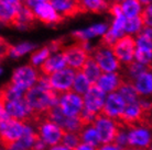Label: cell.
<instances>
[{
	"mask_svg": "<svg viewBox=\"0 0 152 150\" xmlns=\"http://www.w3.org/2000/svg\"><path fill=\"white\" fill-rule=\"evenodd\" d=\"M23 99L32 113V120L30 123V126H32L42 117H45L46 113L52 107L56 106L58 94L49 88H43L35 84L26 91Z\"/></svg>",
	"mask_w": 152,
	"mask_h": 150,
	"instance_id": "6da1fadb",
	"label": "cell"
},
{
	"mask_svg": "<svg viewBox=\"0 0 152 150\" xmlns=\"http://www.w3.org/2000/svg\"><path fill=\"white\" fill-rule=\"evenodd\" d=\"M27 124L6 115L0 120V146L7 149L12 144L19 141L22 137Z\"/></svg>",
	"mask_w": 152,
	"mask_h": 150,
	"instance_id": "7a4b0ae2",
	"label": "cell"
},
{
	"mask_svg": "<svg viewBox=\"0 0 152 150\" xmlns=\"http://www.w3.org/2000/svg\"><path fill=\"white\" fill-rule=\"evenodd\" d=\"M91 56L96 61V64L98 65L99 69L102 70L103 74L120 72V70L122 69V65L118 61L111 48L108 46L102 45V44L94 46L91 53Z\"/></svg>",
	"mask_w": 152,
	"mask_h": 150,
	"instance_id": "3957f363",
	"label": "cell"
},
{
	"mask_svg": "<svg viewBox=\"0 0 152 150\" xmlns=\"http://www.w3.org/2000/svg\"><path fill=\"white\" fill-rule=\"evenodd\" d=\"M35 131L43 143L48 147L61 144L62 137L64 135V129L46 117H42L35 123Z\"/></svg>",
	"mask_w": 152,
	"mask_h": 150,
	"instance_id": "277c9868",
	"label": "cell"
},
{
	"mask_svg": "<svg viewBox=\"0 0 152 150\" xmlns=\"http://www.w3.org/2000/svg\"><path fill=\"white\" fill-rule=\"evenodd\" d=\"M91 125L97 131L102 145L114 143L117 134L122 128L117 120H113V118L104 116L103 114L97 115Z\"/></svg>",
	"mask_w": 152,
	"mask_h": 150,
	"instance_id": "5b68a950",
	"label": "cell"
},
{
	"mask_svg": "<svg viewBox=\"0 0 152 150\" xmlns=\"http://www.w3.org/2000/svg\"><path fill=\"white\" fill-rule=\"evenodd\" d=\"M61 52L65 58L66 66L75 71L80 70L91 56V54L84 48L82 43L78 42H73L72 44L65 45Z\"/></svg>",
	"mask_w": 152,
	"mask_h": 150,
	"instance_id": "8992f818",
	"label": "cell"
},
{
	"mask_svg": "<svg viewBox=\"0 0 152 150\" xmlns=\"http://www.w3.org/2000/svg\"><path fill=\"white\" fill-rule=\"evenodd\" d=\"M39 77H40V72L37 68L31 66L30 64L23 65L13 70L9 82L26 92L30 88L35 86Z\"/></svg>",
	"mask_w": 152,
	"mask_h": 150,
	"instance_id": "52a82bcc",
	"label": "cell"
},
{
	"mask_svg": "<svg viewBox=\"0 0 152 150\" xmlns=\"http://www.w3.org/2000/svg\"><path fill=\"white\" fill-rule=\"evenodd\" d=\"M111 50L114 53L115 57L122 66L133 61L134 50H136L134 36L127 35V34L122 35L121 38H118L114 43V45L111 46Z\"/></svg>",
	"mask_w": 152,
	"mask_h": 150,
	"instance_id": "ba28073f",
	"label": "cell"
},
{
	"mask_svg": "<svg viewBox=\"0 0 152 150\" xmlns=\"http://www.w3.org/2000/svg\"><path fill=\"white\" fill-rule=\"evenodd\" d=\"M75 74V70H73L69 67H65L62 70H58V71L52 74L48 77L50 89L58 95L65 93V92L72 91Z\"/></svg>",
	"mask_w": 152,
	"mask_h": 150,
	"instance_id": "9c48e42d",
	"label": "cell"
},
{
	"mask_svg": "<svg viewBox=\"0 0 152 150\" xmlns=\"http://www.w3.org/2000/svg\"><path fill=\"white\" fill-rule=\"evenodd\" d=\"M57 107L65 116L77 117L84 109L83 97L73 91L60 94L57 100Z\"/></svg>",
	"mask_w": 152,
	"mask_h": 150,
	"instance_id": "30bf717a",
	"label": "cell"
},
{
	"mask_svg": "<svg viewBox=\"0 0 152 150\" xmlns=\"http://www.w3.org/2000/svg\"><path fill=\"white\" fill-rule=\"evenodd\" d=\"M151 128L134 126L127 129V147L142 150L151 149Z\"/></svg>",
	"mask_w": 152,
	"mask_h": 150,
	"instance_id": "8fae6325",
	"label": "cell"
},
{
	"mask_svg": "<svg viewBox=\"0 0 152 150\" xmlns=\"http://www.w3.org/2000/svg\"><path fill=\"white\" fill-rule=\"evenodd\" d=\"M106 93L99 89L96 84H91L88 91L83 95L84 111L91 115H99L103 109Z\"/></svg>",
	"mask_w": 152,
	"mask_h": 150,
	"instance_id": "7c38bea8",
	"label": "cell"
},
{
	"mask_svg": "<svg viewBox=\"0 0 152 150\" xmlns=\"http://www.w3.org/2000/svg\"><path fill=\"white\" fill-rule=\"evenodd\" d=\"M4 110H6V114L10 118L21 120L27 125H30L32 120V113L23 98L6 102Z\"/></svg>",
	"mask_w": 152,
	"mask_h": 150,
	"instance_id": "4fadbf2b",
	"label": "cell"
},
{
	"mask_svg": "<svg viewBox=\"0 0 152 150\" xmlns=\"http://www.w3.org/2000/svg\"><path fill=\"white\" fill-rule=\"evenodd\" d=\"M32 12L35 20L45 25H58L65 21L64 18L57 13L50 2L38 4L32 9Z\"/></svg>",
	"mask_w": 152,
	"mask_h": 150,
	"instance_id": "5bb4252c",
	"label": "cell"
},
{
	"mask_svg": "<svg viewBox=\"0 0 152 150\" xmlns=\"http://www.w3.org/2000/svg\"><path fill=\"white\" fill-rule=\"evenodd\" d=\"M50 4L64 19L76 18L77 15L85 13L80 0H51Z\"/></svg>",
	"mask_w": 152,
	"mask_h": 150,
	"instance_id": "9a60e30c",
	"label": "cell"
},
{
	"mask_svg": "<svg viewBox=\"0 0 152 150\" xmlns=\"http://www.w3.org/2000/svg\"><path fill=\"white\" fill-rule=\"evenodd\" d=\"M125 106L126 103L121 97L117 92H113V93L106 94V99H105L100 114L113 120H117L120 116L122 111L125 110Z\"/></svg>",
	"mask_w": 152,
	"mask_h": 150,
	"instance_id": "2e32d148",
	"label": "cell"
},
{
	"mask_svg": "<svg viewBox=\"0 0 152 150\" xmlns=\"http://www.w3.org/2000/svg\"><path fill=\"white\" fill-rule=\"evenodd\" d=\"M108 24L107 23H96L93 25L88 26L86 29H80L76 30L71 33V38L74 42L83 43V42H89L91 38H97V36H103L108 30Z\"/></svg>",
	"mask_w": 152,
	"mask_h": 150,
	"instance_id": "e0dca14e",
	"label": "cell"
},
{
	"mask_svg": "<svg viewBox=\"0 0 152 150\" xmlns=\"http://www.w3.org/2000/svg\"><path fill=\"white\" fill-rule=\"evenodd\" d=\"M124 80L125 79L122 77L121 72H107L100 75L95 84L106 94H109L117 92Z\"/></svg>",
	"mask_w": 152,
	"mask_h": 150,
	"instance_id": "ac0fdd59",
	"label": "cell"
},
{
	"mask_svg": "<svg viewBox=\"0 0 152 150\" xmlns=\"http://www.w3.org/2000/svg\"><path fill=\"white\" fill-rule=\"evenodd\" d=\"M65 67H67V66H66L64 56H63L62 52H57L51 54L48 57V59L39 67V72L41 75L49 77L52 74L58 71V70H62Z\"/></svg>",
	"mask_w": 152,
	"mask_h": 150,
	"instance_id": "d6986e66",
	"label": "cell"
},
{
	"mask_svg": "<svg viewBox=\"0 0 152 150\" xmlns=\"http://www.w3.org/2000/svg\"><path fill=\"white\" fill-rule=\"evenodd\" d=\"M132 84L140 98L151 95L152 91V74L151 70H145L132 81Z\"/></svg>",
	"mask_w": 152,
	"mask_h": 150,
	"instance_id": "ffe728a7",
	"label": "cell"
},
{
	"mask_svg": "<svg viewBox=\"0 0 152 150\" xmlns=\"http://www.w3.org/2000/svg\"><path fill=\"white\" fill-rule=\"evenodd\" d=\"M18 10L19 4L0 2V24H4L9 27H15Z\"/></svg>",
	"mask_w": 152,
	"mask_h": 150,
	"instance_id": "44dd1931",
	"label": "cell"
},
{
	"mask_svg": "<svg viewBox=\"0 0 152 150\" xmlns=\"http://www.w3.org/2000/svg\"><path fill=\"white\" fill-rule=\"evenodd\" d=\"M34 15L31 9L26 7L24 4L21 2L19 4V10H18V17L15 20V27L19 29V30H28L33 26V23L35 22Z\"/></svg>",
	"mask_w": 152,
	"mask_h": 150,
	"instance_id": "7402d4cb",
	"label": "cell"
},
{
	"mask_svg": "<svg viewBox=\"0 0 152 150\" xmlns=\"http://www.w3.org/2000/svg\"><path fill=\"white\" fill-rule=\"evenodd\" d=\"M85 13H94V14H102L108 11L110 6L109 0H80Z\"/></svg>",
	"mask_w": 152,
	"mask_h": 150,
	"instance_id": "603a6c76",
	"label": "cell"
},
{
	"mask_svg": "<svg viewBox=\"0 0 152 150\" xmlns=\"http://www.w3.org/2000/svg\"><path fill=\"white\" fill-rule=\"evenodd\" d=\"M117 93L121 97L126 104L134 103V102L139 101V99H140V97L138 95L137 91L134 89V87H133L132 82L127 81V80H124L121 86L119 87V89L117 90Z\"/></svg>",
	"mask_w": 152,
	"mask_h": 150,
	"instance_id": "cb8c5ba5",
	"label": "cell"
},
{
	"mask_svg": "<svg viewBox=\"0 0 152 150\" xmlns=\"http://www.w3.org/2000/svg\"><path fill=\"white\" fill-rule=\"evenodd\" d=\"M78 71L83 72V75L89 80V82H91V84H95L96 81H97L98 78L100 77V75L103 74L102 70L99 69L98 65L96 64V61L93 59V57L91 56H89L87 61L84 64L82 69L78 70Z\"/></svg>",
	"mask_w": 152,
	"mask_h": 150,
	"instance_id": "d4e9b609",
	"label": "cell"
},
{
	"mask_svg": "<svg viewBox=\"0 0 152 150\" xmlns=\"http://www.w3.org/2000/svg\"><path fill=\"white\" fill-rule=\"evenodd\" d=\"M120 4V9L126 19L140 17L143 6L138 0H124Z\"/></svg>",
	"mask_w": 152,
	"mask_h": 150,
	"instance_id": "484cf974",
	"label": "cell"
},
{
	"mask_svg": "<svg viewBox=\"0 0 152 150\" xmlns=\"http://www.w3.org/2000/svg\"><path fill=\"white\" fill-rule=\"evenodd\" d=\"M78 135H80V143L89 145V146L94 147V148H97V147H99L102 145L98 134H97V131H96V129L94 128L93 125L84 127L78 133Z\"/></svg>",
	"mask_w": 152,
	"mask_h": 150,
	"instance_id": "4316f807",
	"label": "cell"
},
{
	"mask_svg": "<svg viewBox=\"0 0 152 150\" xmlns=\"http://www.w3.org/2000/svg\"><path fill=\"white\" fill-rule=\"evenodd\" d=\"M91 83L89 82V80L83 75V72L76 71L75 78H74L73 86H72L73 92H75V93L80 94V95L83 97L84 94L88 91V89L91 88Z\"/></svg>",
	"mask_w": 152,
	"mask_h": 150,
	"instance_id": "83f0119b",
	"label": "cell"
},
{
	"mask_svg": "<svg viewBox=\"0 0 152 150\" xmlns=\"http://www.w3.org/2000/svg\"><path fill=\"white\" fill-rule=\"evenodd\" d=\"M35 48V45L29 42H23L17 45H10L8 48V56L12 58H20L26 54L31 53Z\"/></svg>",
	"mask_w": 152,
	"mask_h": 150,
	"instance_id": "f1b7e54d",
	"label": "cell"
},
{
	"mask_svg": "<svg viewBox=\"0 0 152 150\" xmlns=\"http://www.w3.org/2000/svg\"><path fill=\"white\" fill-rule=\"evenodd\" d=\"M52 53L50 50L48 46H43L41 48L37 49L35 52H33L30 56V65L33 66L34 68H39L46 59L48 57L51 55Z\"/></svg>",
	"mask_w": 152,
	"mask_h": 150,
	"instance_id": "f546056e",
	"label": "cell"
},
{
	"mask_svg": "<svg viewBox=\"0 0 152 150\" xmlns=\"http://www.w3.org/2000/svg\"><path fill=\"white\" fill-rule=\"evenodd\" d=\"M143 29V23L140 17L131 18V19H126L125 22V34L136 36L140 33L141 30Z\"/></svg>",
	"mask_w": 152,
	"mask_h": 150,
	"instance_id": "4dcf8cb0",
	"label": "cell"
},
{
	"mask_svg": "<svg viewBox=\"0 0 152 150\" xmlns=\"http://www.w3.org/2000/svg\"><path fill=\"white\" fill-rule=\"evenodd\" d=\"M80 144V138L78 133H71L65 131L61 140V145L65 146L69 150H73Z\"/></svg>",
	"mask_w": 152,
	"mask_h": 150,
	"instance_id": "1f68e13d",
	"label": "cell"
},
{
	"mask_svg": "<svg viewBox=\"0 0 152 150\" xmlns=\"http://www.w3.org/2000/svg\"><path fill=\"white\" fill-rule=\"evenodd\" d=\"M152 10H151V4L149 6H145V7L142 8V11H141L140 18L142 20V23H143V26H148V27H151V21H152Z\"/></svg>",
	"mask_w": 152,
	"mask_h": 150,
	"instance_id": "d6a6232c",
	"label": "cell"
},
{
	"mask_svg": "<svg viewBox=\"0 0 152 150\" xmlns=\"http://www.w3.org/2000/svg\"><path fill=\"white\" fill-rule=\"evenodd\" d=\"M51 0H22V4L28 7L29 9H33L34 7H37L38 4H46V2H50Z\"/></svg>",
	"mask_w": 152,
	"mask_h": 150,
	"instance_id": "836d02e7",
	"label": "cell"
},
{
	"mask_svg": "<svg viewBox=\"0 0 152 150\" xmlns=\"http://www.w3.org/2000/svg\"><path fill=\"white\" fill-rule=\"evenodd\" d=\"M96 150H122V148L118 147L115 144H105V145H100L99 147H97Z\"/></svg>",
	"mask_w": 152,
	"mask_h": 150,
	"instance_id": "e575fe53",
	"label": "cell"
},
{
	"mask_svg": "<svg viewBox=\"0 0 152 150\" xmlns=\"http://www.w3.org/2000/svg\"><path fill=\"white\" fill-rule=\"evenodd\" d=\"M4 105H6V101H4L2 94L0 93V120L7 115L6 114V110H4Z\"/></svg>",
	"mask_w": 152,
	"mask_h": 150,
	"instance_id": "d590c367",
	"label": "cell"
},
{
	"mask_svg": "<svg viewBox=\"0 0 152 150\" xmlns=\"http://www.w3.org/2000/svg\"><path fill=\"white\" fill-rule=\"evenodd\" d=\"M6 150H28V149L24 146H22V145H21L19 141H17V143L10 145V146L8 147Z\"/></svg>",
	"mask_w": 152,
	"mask_h": 150,
	"instance_id": "8d00e7d4",
	"label": "cell"
},
{
	"mask_svg": "<svg viewBox=\"0 0 152 150\" xmlns=\"http://www.w3.org/2000/svg\"><path fill=\"white\" fill-rule=\"evenodd\" d=\"M73 150H96V148L89 146V145H86L84 143H80L77 147H75Z\"/></svg>",
	"mask_w": 152,
	"mask_h": 150,
	"instance_id": "74e56055",
	"label": "cell"
},
{
	"mask_svg": "<svg viewBox=\"0 0 152 150\" xmlns=\"http://www.w3.org/2000/svg\"><path fill=\"white\" fill-rule=\"evenodd\" d=\"M46 150H69L65 146L61 145V144H58V145H55V146H51L49 147Z\"/></svg>",
	"mask_w": 152,
	"mask_h": 150,
	"instance_id": "f35d334b",
	"label": "cell"
},
{
	"mask_svg": "<svg viewBox=\"0 0 152 150\" xmlns=\"http://www.w3.org/2000/svg\"><path fill=\"white\" fill-rule=\"evenodd\" d=\"M0 2L4 4H19L22 2V0H0Z\"/></svg>",
	"mask_w": 152,
	"mask_h": 150,
	"instance_id": "ab89813d",
	"label": "cell"
},
{
	"mask_svg": "<svg viewBox=\"0 0 152 150\" xmlns=\"http://www.w3.org/2000/svg\"><path fill=\"white\" fill-rule=\"evenodd\" d=\"M139 2H140L143 7H145V6H149V4H151V1L152 0H138Z\"/></svg>",
	"mask_w": 152,
	"mask_h": 150,
	"instance_id": "60d3db41",
	"label": "cell"
},
{
	"mask_svg": "<svg viewBox=\"0 0 152 150\" xmlns=\"http://www.w3.org/2000/svg\"><path fill=\"white\" fill-rule=\"evenodd\" d=\"M111 2H115V4H121L124 0H110Z\"/></svg>",
	"mask_w": 152,
	"mask_h": 150,
	"instance_id": "b9f144b4",
	"label": "cell"
},
{
	"mask_svg": "<svg viewBox=\"0 0 152 150\" xmlns=\"http://www.w3.org/2000/svg\"><path fill=\"white\" fill-rule=\"evenodd\" d=\"M122 150H142V149H137V148H129V147H127V148H124Z\"/></svg>",
	"mask_w": 152,
	"mask_h": 150,
	"instance_id": "7bdbcfd3",
	"label": "cell"
},
{
	"mask_svg": "<svg viewBox=\"0 0 152 150\" xmlns=\"http://www.w3.org/2000/svg\"><path fill=\"white\" fill-rule=\"evenodd\" d=\"M0 150H6V149H4V148H2V147L0 146Z\"/></svg>",
	"mask_w": 152,
	"mask_h": 150,
	"instance_id": "ee69618b",
	"label": "cell"
},
{
	"mask_svg": "<svg viewBox=\"0 0 152 150\" xmlns=\"http://www.w3.org/2000/svg\"><path fill=\"white\" fill-rule=\"evenodd\" d=\"M109 1H110V0H109Z\"/></svg>",
	"mask_w": 152,
	"mask_h": 150,
	"instance_id": "f6af8a7d",
	"label": "cell"
}]
</instances>
